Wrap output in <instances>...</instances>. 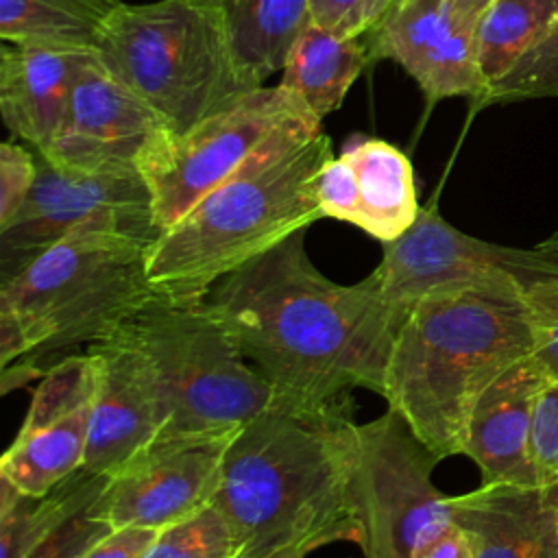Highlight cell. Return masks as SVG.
Wrapping results in <instances>:
<instances>
[{
	"label": "cell",
	"mask_w": 558,
	"mask_h": 558,
	"mask_svg": "<svg viewBox=\"0 0 558 558\" xmlns=\"http://www.w3.org/2000/svg\"><path fill=\"white\" fill-rule=\"evenodd\" d=\"M305 231L222 277L207 303L270 384L272 408L318 414L349 408L355 388L381 397L405 312L373 275L351 286L325 277L307 257Z\"/></svg>",
	"instance_id": "1"
},
{
	"label": "cell",
	"mask_w": 558,
	"mask_h": 558,
	"mask_svg": "<svg viewBox=\"0 0 558 558\" xmlns=\"http://www.w3.org/2000/svg\"><path fill=\"white\" fill-rule=\"evenodd\" d=\"M355 425L347 408L318 414L268 408L238 429L214 497L233 527L235 558L336 541L360 545Z\"/></svg>",
	"instance_id": "2"
},
{
	"label": "cell",
	"mask_w": 558,
	"mask_h": 558,
	"mask_svg": "<svg viewBox=\"0 0 558 558\" xmlns=\"http://www.w3.org/2000/svg\"><path fill=\"white\" fill-rule=\"evenodd\" d=\"M532 351L525 286L488 281L434 290L403 316L381 397L438 460L464 456L477 399Z\"/></svg>",
	"instance_id": "3"
},
{
	"label": "cell",
	"mask_w": 558,
	"mask_h": 558,
	"mask_svg": "<svg viewBox=\"0 0 558 558\" xmlns=\"http://www.w3.org/2000/svg\"><path fill=\"white\" fill-rule=\"evenodd\" d=\"M331 155L320 129L264 148L157 235L146 257L153 292L207 299L222 277L320 220L316 179Z\"/></svg>",
	"instance_id": "4"
},
{
	"label": "cell",
	"mask_w": 558,
	"mask_h": 558,
	"mask_svg": "<svg viewBox=\"0 0 558 558\" xmlns=\"http://www.w3.org/2000/svg\"><path fill=\"white\" fill-rule=\"evenodd\" d=\"M155 240L76 229L4 275L0 364L96 344L153 294L146 257Z\"/></svg>",
	"instance_id": "5"
},
{
	"label": "cell",
	"mask_w": 558,
	"mask_h": 558,
	"mask_svg": "<svg viewBox=\"0 0 558 558\" xmlns=\"http://www.w3.org/2000/svg\"><path fill=\"white\" fill-rule=\"evenodd\" d=\"M96 52L177 133L253 89L220 15L203 0L120 2Z\"/></svg>",
	"instance_id": "6"
},
{
	"label": "cell",
	"mask_w": 558,
	"mask_h": 558,
	"mask_svg": "<svg viewBox=\"0 0 558 558\" xmlns=\"http://www.w3.org/2000/svg\"><path fill=\"white\" fill-rule=\"evenodd\" d=\"M122 327L157 373L166 405L159 436L233 432L272 408L270 384L207 299L153 292Z\"/></svg>",
	"instance_id": "7"
},
{
	"label": "cell",
	"mask_w": 558,
	"mask_h": 558,
	"mask_svg": "<svg viewBox=\"0 0 558 558\" xmlns=\"http://www.w3.org/2000/svg\"><path fill=\"white\" fill-rule=\"evenodd\" d=\"M320 129V120L281 85L257 87L177 133L161 126L137 157L159 231L251 163L279 137Z\"/></svg>",
	"instance_id": "8"
},
{
	"label": "cell",
	"mask_w": 558,
	"mask_h": 558,
	"mask_svg": "<svg viewBox=\"0 0 558 558\" xmlns=\"http://www.w3.org/2000/svg\"><path fill=\"white\" fill-rule=\"evenodd\" d=\"M438 462L390 408L355 425L353 506L364 558H414L453 523L451 495L432 482Z\"/></svg>",
	"instance_id": "9"
},
{
	"label": "cell",
	"mask_w": 558,
	"mask_h": 558,
	"mask_svg": "<svg viewBox=\"0 0 558 558\" xmlns=\"http://www.w3.org/2000/svg\"><path fill=\"white\" fill-rule=\"evenodd\" d=\"M39 170L17 214L0 227L4 262H22L76 229H109L146 240L161 233L153 198L137 168L61 170L37 155Z\"/></svg>",
	"instance_id": "10"
},
{
	"label": "cell",
	"mask_w": 558,
	"mask_h": 558,
	"mask_svg": "<svg viewBox=\"0 0 558 558\" xmlns=\"http://www.w3.org/2000/svg\"><path fill=\"white\" fill-rule=\"evenodd\" d=\"M381 296L408 312L423 294L471 283H519L558 277V262L534 248L473 238L449 225L436 205L421 207L414 225L392 242L371 272Z\"/></svg>",
	"instance_id": "11"
},
{
	"label": "cell",
	"mask_w": 558,
	"mask_h": 558,
	"mask_svg": "<svg viewBox=\"0 0 558 558\" xmlns=\"http://www.w3.org/2000/svg\"><path fill=\"white\" fill-rule=\"evenodd\" d=\"M233 432L157 436L109 475L96 510L118 527L163 530L209 506L218 493Z\"/></svg>",
	"instance_id": "12"
},
{
	"label": "cell",
	"mask_w": 558,
	"mask_h": 558,
	"mask_svg": "<svg viewBox=\"0 0 558 558\" xmlns=\"http://www.w3.org/2000/svg\"><path fill=\"white\" fill-rule=\"evenodd\" d=\"M161 126L163 120L94 50L76 70L50 148L37 155L76 172L137 168L142 148Z\"/></svg>",
	"instance_id": "13"
},
{
	"label": "cell",
	"mask_w": 558,
	"mask_h": 558,
	"mask_svg": "<svg viewBox=\"0 0 558 558\" xmlns=\"http://www.w3.org/2000/svg\"><path fill=\"white\" fill-rule=\"evenodd\" d=\"M364 35L371 63H399L429 105L453 96L475 102L484 94L475 28L460 24L447 0H397Z\"/></svg>",
	"instance_id": "14"
},
{
	"label": "cell",
	"mask_w": 558,
	"mask_h": 558,
	"mask_svg": "<svg viewBox=\"0 0 558 558\" xmlns=\"http://www.w3.org/2000/svg\"><path fill=\"white\" fill-rule=\"evenodd\" d=\"M89 349L98 388L83 466L109 477L163 432L166 405L148 355L122 325Z\"/></svg>",
	"instance_id": "15"
},
{
	"label": "cell",
	"mask_w": 558,
	"mask_h": 558,
	"mask_svg": "<svg viewBox=\"0 0 558 558\" xmlns=\"http://www.w3.org/2000/svg\"><path fill=\"white\" fill-rule=\"evenodd\" d=\"M316 196L323 218L349 222L381 244L403 235L416 220L414 170L403 150L355 135L318 172Z\"/></svg>",
	"instance_id": "16"
},
{
	"label": "cell",
	"mask_w": 558,
	"mask_h": 558,
	"mask_svg": "<svg viewBox=\"0 0 558 558\" xmlns=\"http://www.w3.org/2000/svg\"><path fill=\"white\" fill-rule=\"evenodd\" d=\"M545 373L532 355L501 373L477 399L469 418L464 456L480 473L482 484L538 486L530 458L534 401Z\"/></svg>",
	"instance_id": "17"
},
{
	"label": "cell",
	"mask_w": 558,
	"mask_h": 558,
	"mask_svg": "<svg viewBox=\"0 0 558 558\" xmlns=\"http://www.w3.org/2000/svg\"><path fill=\"white\" fill-rule=\"evenodd\" d=\"M475 558H558V514L545 486L482 484L451 497Z\"/></svg>",
	"instance_id": "18"
},
{
	"label": "cell",
	"mask_w": 558,
	"mask_h": 558,
	"mask_svg": "<svg viewBox=\"0 0 558 558\" xmlns=\"http://www.w3.org/2000/svg\"><path fill=\"white\" fill-rule=\"evenodd\" d=\"M94 50L2 44L0 116L13 140L44 155L63 120L72 81Z\"/></svg>",
	"instance_id": "19"
},
{
	"label": "cell",
	"mask_w": 558,
	"mask_h": 558,
	"mask_svg": "<svg viewBox=\"0 0 558 558\" xmlns=\"http://www.w3.org/2000/svg\"><path fill=\"white\" fill-rule=\"evenodd\" d=\"M371 65L366 35L342 37L314 20L288 48L279 85L323 122L344 102L355 78Z\"/></svg>",
	"instance_id": "20"
},
{
	"label": "cell",
	"mask_w": 558,
	"mask_h": 558,
	"mask_svg": "<svg viewBox=\"0 0 558 558\" xmlns=\"http://www.w3.org/2000/svg\"><path fill=\"white\" fill-rule=\"evenodd\" d=\"M216 9L248 87L281 72L288 48L312 22V0H203Z\"/></svg>",
	"instance_id": "21"
},
{
	"label": "cell",
	"mask_w": 558,
	"mask_h": 558,
	"mask_svg": "<svg viewBox=\"0 0 558 558\" xmlns=\"http://www.w3.org/2000/svg\"><path fill=\"white\" fill-rule=\"evenodd\" d=\"M92 412L94 403L39 427H20L2 453L0 477L31 497L52 490L61 480L83 469Z\"/></svg>",
	"instance_id": "22"
},
{
	"label": "cell",
	"mask_w": 558,
	"mask_h": 558,
	"mask_svg": "<svg viewBox=\"0 0 558 558\" xmlns=\"http://www.w3.org/2000/svg\"><path fill=\"white\" fill-rule=\"evenodd\" d=\"M122 0H0V39L17 46L96 50Z\"/></svg>",
	"instance_id": "23"
},
{
	"label": "cell",
	"mask_w": 558,
	"mask_h": 558,
	"mask_svg": "<svg viewBox=\"0 0 558 558\" xmlns=\"http://www.w3.org/2000/svg\"><path fill=\"white\" fill-rule=\"evenodd\" d=\"M107 480L83 466L41 497L22 493L9 510L0 512V558H26L54 527L94 504Z\"/></svg>",
	"instance_id": "24"
},
{
	"label": "cell",
	"mask_w": 558,
	"mask_h": 558,
	"mask_svg": "<svg viewBox=\"0 0 558 558\" xmlns=\"http://www.w3.org/2000/svg\"><path fill=\"white\" fill-rule=\"evenodd\" d=\"M556 20L558 0H493L475 28L484 89L543 39Z\"/></svg>",
	"instance_id": "25"
},
{
	"label": "cell",
	"mask_w": 558,
	"mask_h": 558,
	"mask_svg": "<svg viewBox=\"0 0 558 558\" xmlns=\"http://www.w3.org/2000/svg\"><path fill=\"white\" fill-rule=\"evenodd\" d=\"M558 96V20L519 61L490 83L473 109Z\"/></svg>",
	"instance_id": "26"
},
{
	"label": "cell",
	"mask_w": 558,
	"mask_h": 558,
	"mask_svg": "<svg viewBox=\"0 0 558 558\" xmlns=\"http://www.w3.org/2000/svg\"><path fill=\"white\" fill-rule=\"evenodd\" d=\"M235 534L211 501L203 510L157 532L144 558H235Z\"/></svg>",
	"instance_id": "27"
},
{
	"label": "cell",
	"mask_w": 558,
	"mask_h": 558,
	"mask_svg": "<svg viewBox=\"0 0 558 558\" xmlns=\"http://www.w3.org/2000/svg\"><path fill=\"white\" fill-rule=\"evenodd\" d=\"M530 458L538 486H551L558 482V379H545L536 395Z\"/></svg>",
	"instance_id": "28"
},
{
	"label": "cell",
	"mask_w": 558,
	"mask_h": 558,
	"mask_svg": "<svg viewBox=\"0 0 558 558\" xmlns=\"http://www.w3.org/2000/svg\"><path fill=\"white\" fill-rule=\"evenodd\" d=\"M534 327L532 357L547 379H558V277H547L525 288Z\"/></svg>",
	"instance_id": "29"
},
{
	"label": "cell",
	"mask_w": 558,
	"mask_h": 558,
	"mask_svg": "<svg viewBox=\"0 0 558 558\" xmlns=\"http://www.w3.org/2000/svg\"><path fill=\"white\" fill-rule=\"evenodd\" d=\"M111 530L94 501L54 527L26 558H78Z\"/></svg>",
	"instance_id": "30"
},
{
	"label": "cell",
	"mask_w": 558,
	"mask_h": 558,
	"mask_svg": "<svg viewBox=\"0 0 558 558\" xmlns=\"http://www.w3.org/2000/svg\"><path fill=\"white\" fill-rule=\"evenodd\" d=\"M37 170V153L13 140L0 144V227H4L24 205L35 185Z\"/></svg>",
	"instance_id": "31"
},
{
	"label": "cell",
	"mask_w": 558,
	"mask_h": 558,
	"mask_svg": "<svg viewBox=\"0 0 558 558\" xmlns=\"http://www.w3.org/2000/svg\"><path fill=\"white\" fill-rule=\"evenodd\" d=\"M157 538L155 530L146 527H118L96 541L78 558H144Z\"/></svg>",
	"instance_id": "32"
},
{
	"label": "cell",
	"mask_w": 558,
	"mask_h": 558,
	"mask_svg": "<svg viewBox=\"0 0 558 558\" xmlns=\"http://www.w3.org/2000/svg\"><path fill=\"white\" fill-rule=\"evenodd\" d=\"M364 0H312V20L342 37L364 35Z\"/></svg>",
	"instance_id": "33"
},
{
	"label": "cell",
	"mask_w": 558,
	"mask_h": 558,
	"mask_svg": "<svg viewBox=\"0 0 558 558\" xmlns=\"http://www.w3.org/2000/svg\"><path fill=\"white\" fill-rule=\"evenodd\" d=\"M414 558H475V549L466 530L453 521L445 532L425 543Z\"/></svg>",
	"instance_id": "34"
},
{
	"label": "cell",
	"mask_w": 558,
	"mask_h": 558,
	"mask_svg": "<svg viewBox=\"0 0 558 558\" xmlns=\"http://www.w3.org/2000/svg\"><path fill=\"white\" fill-rule=\"evenodd\" d=\"M449 9L453 13V17L469 26V28H477V22L482 17V13L490 7L493 0H447Z\"/></svg>",
	"instance_id": "35"
},
{
	"label": "cell",
	"mask_w": 558,
	"mask_h": 558,
	"mask_svg": "<svg viewBox=\"0 0 558 558\" xmlns=\"http://www.w3.org/2000/svg\"><path fill=\"white\" fill-rule=\"evenodd\" d=\"M397 0H364V33H368L395 4Z\"/></svg>",
	"instance_id": "36"
},
{
	"label": "cell",
	"mask_w": 558,
	"mask_h": 558,
	"mask_svg": "<svg viewBox=\"0 0 558 558\" xmlns=\"http://www.w3.org/2000/svg\"><path fill=\"white\" fill-rule=\"evenodd\" d=\"M312 551H314L312 547L296 545V547L277 549V551H270V554H264V556H257V558H305V556H307V554H312Z\"/></svg>",
	"instance_id": "37"
},
{
	"label": "cell",
	"mask_w": 558,
	"mask_h": 558,
	"mask_svg": "<svg viewBox=\"0 0 558 558\" xmlns=\"http://www.w3.org/2000/svg\"><path fill=\"white\" fill-rule=\"evenodd\" d=\"M536 248H538L541 253H545L547 257H551V259L558 262V231L551 233V235H549L547 240H543L541 244H536Z\"/></svg>",
	"instance_id": "38"
},
{
	"label": "cell",
	"mask_w": 558,
	"mask_h": 558,
	"mask_svg": "<svg viewBox=\"0 0 558 558\" xmlns=\"http://www.w3.org/2000/svg\"><path fill=\"white\" fill-rule=\"evenodd\" d=\"M545 488L549 490V497H551L554 508H556V514H558V482H556V484H551V486H545Z\"/></svg>",
	"instance_id": "39"
}]
</instances>
